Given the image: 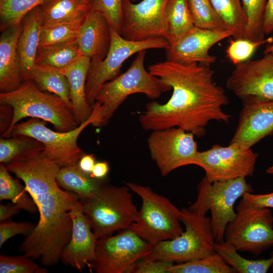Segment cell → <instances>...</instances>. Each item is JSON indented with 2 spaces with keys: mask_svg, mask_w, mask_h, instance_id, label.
<instances>
[{
  "mask_svg": "<svg viewBox=\"0 0 273 273\" xmlns=\"http://www.w3.org/2000/svg\"><path fill=\"white\" fill-rule=\"evenodd\" d=\"M167 40L173 44L194 26L189 0H169L165 12Z\"/></svg>",
  "mask_w": 273,
  "mask_h": 273,
  "instance_id": "4316f807",
  "label": "cell"
},
{
  "mask_svg": "<svg viewBox=\"0 0 273 273\" xmlns=\"http://www.w3.org/2000/svg\"><path fill=\"white\" fill-rule=\"evenodd\" d=\"M22 30L17 43V53L24 80L35 66L39 46L42 19L39 6L28 13L22 21Z\"/></svg>",
  "mask_w": 273,
  "mask_h": 273,
  "instance_id": "7402d4cb",
  "label": "cell"
},
{
  "mask_svg": "<svg viewBox=\"0 0 273 273\" xmlns=\"http://www.w3.org/2000/svg\"><path fill=\"white\" fill-rule=\"evenodd\" d=\"M0 104L9 105L13 110L12 124L3 138H10L13 127L28 117L49 122L58 131H70L79 125L72 109L60 98L41 91L29 79L15 90L1 93Z\"/></svg>",
  "mask_w": 273,
  "mask_h": 273,
  "instance_id": "277c9868",
  "label": "cell"
},
{
  "mask_svg": "<svg viewBox=\"0 0 273 273\" xmlns=\"http://www.w3.org/2000/svg\"><path fill=\"white\" fill-rule=\"evenodd\" d=\"M111 42L108 53L102 60H90L85 83V95L93 108L96 95L103 84L120 75L124 62L139 52L153 49H166L169 45L164 38L143 41L128 40L110 26Z\"/></svg>",
  "mask_w": 273,
  "mask_h": 273,
  "instance_id": "30bf717a",
  "label": "cell"
},
{
  "mask_svg": "<svg viewBox=\"0 0 273 273\" xmlns=\"http://www.w3.org/2000/svg\"><path fill=\"white\" fill-rule=\"evenodd\" d=\"M236 65L226 86L240 99L254 97L273 100V54Z\"/></svg>",
  "mask_w": 273,
  "mask_h": 273,
  "instance_id": "2e32d148",
  "label": "cell"
},
{
  "mask_svg": "<svg viewBox=\"0 0 273 273\" xmlns=\"http://www.w3.org/2000/svg\"><path fill=\"white\" fill-rule=\"evenodd\" d=\"M241 100L239 121L230 144L251 148L273 134V100L247 97Z\"/></svg>",
  "mask_w": 273,
  "mask_h": 273,
  "instance_id": "e0dca14e",
  "label": "cell"
},
{
  "mask_svg": "<svg viewBox=\"0 0 273 273\" xmlns=\"http://www.w3.org/2000/svg\"><path fill=\"white\" fill-rule=\"evenodd\" d=\"M48 0H0L1 30L21 23L32 9Z\"/></svg>",
  "mask_w": 273,
  "mask_h": 273,
  "instance_id": "d590c367",
  "label": "cell"
},
{
  "mask_svg": "<svg viewBox=\"0 0 273 273\" xmlns=\"http://www.w3.org/2000/svg\"><path fill=\"white\" fill-rule=\"evenodd\" d=\"M72 231L69 243L64 248L60 260L65 265L82 271L89 268L95 255L97 239L83 213L79 202L70 211Z\"/></svg>",
  "mask_w": 273,
  "mask_h": 273,
  "instance_id": "d6986e66",
  "label": "cell"
},
{
  "mask_svg": "<svg viewBox=\"0 0 273 273\" xmlns=\"http://www.w3.org/2000/svg\"><path fill=\"white\" fill-rule=\"evenodd\" d=\"M241 2L247 20L245 38L253 41H265L263 24L267 0Z\"/></svg>",
  "mask_w": 273,
  "mask_h": 273,
  "instance_id": "e575fe53",
  "label": "cell"
},
{
  "mask_svg": "<svg viewBox=\"0 0 273 273\" xmlns=\"http://www.w3.org/2000/svg\"><path fill=\"white\" fill-rule=\"evenodd\" d=\"M152 245L127 229L115 236L98 239L89 269L97 273H129L132 266L148 256Z\"/></svg>",
  "mask_w": 273,
  "mask_h": 273,
  "instance_id": "7c38bea8",
  "label": "cell"
},
{
  "mask_svg": "<svg viewBox=\"0 0 273 273\" xmlns=\"http://www.w3.org/2000/svg\"><path fill=\"white\" fill-rule=\"evenodd\" d=\"M146 54V50L137 53L125 72L102 85L93 107L98 116L92 125H107L118 107L132 94L141 93L154 100L171 89L170 85L146 70L144 65Z\"/></svg>",
  "mask_w": 273,
  "mask_h": 273,
  "instance_id": "3957f363",
  "label": "cell"
},
{
  "mask_svg": "<svg viewBox=\"0 0 273 273\" xmlns=\"http://www.w3.org/2000/svg\"><path fill=\"white\" fill-rule=\"evenodd\" d=\"M85 3L91 6L93 0H82Z\"/></svg>",
  "mask_w": 273,
  "mask_h": 273,
  "instance_id": "816d5d0a",
  "label": "cell"
},
{
  "mask_svg": "<svg viewBox=\"0 0 273 273\" xmlns=\"http://www.w3.org/2000/svg\"><path fill=\"white\" fill-rule=\"evenodd\" d=\"M97 117V114L92 110L85 121L66 132L54 131L46 126V121L32 118L17 123L12 129L11 136L21 134L36 139L43 145V154L62 168L78 163L84 153L78 145L77 139L83 130Z\"/></svg>",
  "mask_w": 273,
  "mask_h": 273,
  "instance_id": "8fae6325",
  "label": "cell"
},
{
  "mask_svg": "<svg viewBox=\"0 0 273 273\" xmlns=\"http://www.w3.org/2000/svg\"><path fill=\"white\" fill-rule=\"evenodd\" d=\"M84 17L52 25L42 26L39 47H47L77 39Z\"/></svg>",
  "mask_w": 273,
  "mask_h": 273,
  "instance_id": "d6a6232c",
  "label": "cell"
},
{
  "mask_svg": "<svg viewBox=\"0 0 273 273\" xmlns=\"http://www.w3.org/2000/svg\"><path fill=\"white\" fill-rule=\"evenodd\" d=\"M269 53L273 54V43L267 44L264 49L263 54Z\"/></svg>",
  "mask_w": 273,
  "mask_h": 273,
  "instance_id": "681fc988",
  "label": "cell"
},
{
  "mask_svg": "<svg viewBox=\"0 0 273 273\" xmlns=\"http://www.w3.org/2000/svg\"><path fill=\"white\" fill-rule=\"evenodd\" d=\"M126 185L142 199L136 220L128 228L152 246L173 239L184 230L179 210L169 199L154 192L149 187L127 182Z\"/></svg>",
  "mask_w": 273,
  "mask_h": 273,
  "instance_id": "8992f818",
  "label": "cell"
},
{
  "mask_svg": "<svg viewBox=\"0 0 273 273\" xmlns=\"http://www.w3.org/2000/svg\"><path fill=\"white\" fill-rule=\"evenodd\" d=\"M224 242L237 251L258 255L273 247V216L267 208L255 207L243 198L236 217L226 225Z\"/></svg>",
  "mask_w": 273,
  "mask_h": 273,
  "instance_id": "9c48e42d",
  "label": "cell"
},
{
  "mask_svg": "<svg viewBox=\"0 0 273 273\" xmlns=\"http://www.w3.org/2000/svg\"><path fill=\"white\" fill-rule=\"evenodd\" d=\"M35 225L28 222H14L10 220L1 221L0 248L9 239L14 236L23 235L27 236Z\"/></svg>",
  "mask_w": 273,
  "mask_h": 273,
  "instance_id": "60d3db41",
  "label": "cell"
},
{
  "mask_svg": "<svg viewBox=\"0 0 273 273\" xmlns=\"http://www.w3.org/2000/svg\"><path fill=\"white\" fill-rule=\"evenodd\" d=\"M253 191L244 177L211 183L205 176L197 186L196 200L188 208L205 215L210 210L215 242L222 243L226 225L236 217L234 208L236 201L245 193Z\"/></svg>",
  "mask_w": 273,
  "mask_h": 273,
  "instance_id": "ba28073f",
  "label": "cell"
},
{
  "mask_svg": "<svg viewBox=\"0 0 273 273\" xmlns=\"http://www.w3.org/2000/svg\"><path fill=\"white\" fill-rule=\"evenodd\" d=\"M80 56L77 39H75L57 44L39 47L35 64L61 71Z\"/></svg>",
  "mask_w": 273,
  "mask_h": 273,
  "instance_id": "484cf974",
  "label": "cell"
},
{
  "mask_svg": "<svg viewBox=\"0 0 273 273\" xmlns=\"http://www.w3.org/2000/svg\"><path fill=\"white\" fill-rule=\"evenodd\" d=\"M125 1L93 0L91 9L101 14L110 25L119 33L122 18L123 4Z\"/></svg>",
  "mask_w": 273,
  "mask_h": 273,
  "instance_id": "ab89813d",
  "label": "cell"
},
{
  "mask_svg": "<svg viewBox=\"0 0 273 273\" xmlns=\"http://www.w3.org/2000/svg\"><path fill=\"white\" fill-rule=\"evenodd\" d=\"M189 1L195 26L212 31L228 30L210 0Z\"/></svg>",
  "mask_w": 273,
  "mask_h": 273,
  "instance_id": "8d00e7d4",
  "label": "cell"
},
{
  "mask_svg": "<svg viewBox=\"0 0 273 273\" xmlns=\"http://www.w3.org/2000/svg\"><path fill=\"white\" fill-rule=\"evenodd\" d=\"M6 165H0V200H10L22 210L31 214L38 212L34 201L17 179L10 174Z\"/></svg>",
  "mask_w": 273,
  "mask_h": 273,
  "instance_id": "f1b7e54d",
  "label": "cell"
},
{
  "mask_svg": "<svg viewBox=\"0 0 273 273\" xmlns=\"http://www.w3.org/2000/svg\"><path fill=\"white\" fill-rule=\"evenodd\" d=\"M194 136L176 127L152 130L147 140L148 149L162 176L180 167L194 164L199 152Z\"/></svg>",
  "mask_w": 273,
  "mask_h": 273,
  "instance_id": "5bb4252c",
  "label": "cell"
},
{
  "mask_svg": "<svg viewBox=\"0 0 273 273\" xmlns=\"http://www.w3.org/2000/svg\"><path fill=\"white\" fill-rule=\"evenodd\" d=\"M180 211V220L185 231L173 239L152 246L151 253L145 258L181 263L216 253L210 217L189 208H183Z\"/></svg>",
  "mask_w": 273,
  "mask_h": 273,
  "instance_id": "52a82bcc",
  "label": "cell"
},
{
  "mask_svg": "<svg viewBox=\"0 0 273 273\" xmlns=\"http://www.w3.org/2000/svg\"><path fill=\"white\" fill-rule=\"evenodd\" d=\"M56 180L61 188L75 194L79 200L94 195L104 185L103 180L97 179L84 172L77 163L61 168Z\"/></svg>",
  "mask_w": 273,
  "mask_h": 273,
  "instance_id": "cb8c5ba5",
  "label": "cell"
},
{
  "mask_svg": "<svg viewBox=\"0 0 273 273\" xmlns=\"http://www.w3.org/2000/svg\"><path fill=\"white\" fill-rule=\"evenodd\" d=\"M42 26H49L84 17L91 6L82 0H48L39 6Z\"/></svg>",
  "mask_w": 273,
  "mask_h": 273,
  "instance_id": "d4e9b609",
  "label": "cell"
},
{
  "mask_svg": "<svg viewBox=\"0 0 273 273\" xmlns=\"http://www.w3.org/2000/svg\"><path fill=\"white\" fill-rule=\"evenodd\" d=\"M109 171V165L107 161H98L96 162L90 174L97 179L103 180L108 175Z\"/></svg>",
  "mask_w": 273,
  "mask_h": 273,
  "instance_id": "c3c4849f",
  "label": "cell"
},
{
  "mask_svg": "<svg viewBox=\"0 0 273 273\" xmlns=\"http://www.w3.org/2000/svg\"><path fill=\"white\" fill-rule=\"evenodd\" d=\"M148 70L170 85L172 94L164 104L153 101L146 105L138 117L143 129L176 127L202 137L210 121L229 122L232 116L222 109L229 99L214 81L210 66L166 60L150 65Z\"/></svg>",
  "mask_w": 273,
  "mask_h": 273,
  "instance_id": "6da1fadb",
  "label": "cell"
},
{
  "mask_svg": "<svg viewBox=\"0 0 273 273\" xmlns=\"http://www.w3.org/2000/svg\"><path fill=\"white\" fill-rule=\"evenodd\" d=\"M21 23L2 31L0 37V90L12 91L23 82L18 53L17 43L22 30Z\"/></svg>",
  "mask_w": 273,
  "mask_h": 273,
  "instance_id": "44dd1931",
  "label": "cell"
},
{
  "mask_svg": "<svg viewBox=\"0 0 273 273\" xmlns=\"http://www.w3.org/2000/svg\"><path fill=\"white\" fill-rule=\"evenodd\" d=\"M169 0H125L119 34L124 38L143 41L163 37L167 40L165 12Z\"/></svg>",
  "mask_w": 273,
  "mask_h": 273,
  "instance_id": "9a60e30c",
  "label": "cell"
},
{
  "mask_svg": "<svg viewBox=\"0 0 273 273\" xmlns=\"http://www.w3.org/2000/svg\"><path fill=\"white\" fill-rule=\"evenodd\" d=\"M129 190L126 185H104L94 195L79 200L97 239L127 229L136 220L139 211Z\"/></svg>",
  "mask_w": 273,
  "mask_h": 273,
  "instance_id": "5b68a950",
  "label": "cell"
},
{
  "mask_svg": "<svg viewBox=\"0 0 273 273\" xmlns=\"http://www.w3.org/2000/svg\"><path fill=\"white\" fill-rule=\"evenodd\" d=\"M257 157L258 154L251 148L215 144L207 150L199 152L194 165L204 170L205 177L212 183L251 176Z\"/></svg>",
  "mask_w": 273,
  "mask_h": 273,
  "instance_id": "4fadbf2b",
  "label": "cell"
},
{
  "mask_svg": "<svg viewBox=\"0 0 273 273\" xmlns=\"http://www.w3.org/2000/svg\"><path fill=\"white\" fill-rule=\"evenodd\" d=\"M28 79L32 80L41 91L58 96L72 110L68 81L61 71L35 65Z\"/></svg>",
  "mask_w": 273,
  "mask_h": 273,
  "instance_id": "83f0119b",
  "label": "cell"
},
{
  "mask_svg": "<svg viewBox=\"0 0 273 273\" xmlns=\"http://www.w3.org/2000/svg\"><path fill=\"white\" fill-rule=\"evenodd\" d=\"M167 273H237L216 252L201 258L173 264Z\"/></svg>",
  "mask_w": 273,
  "mask_h": 273,
  "instance_id": "1f68e13d",
  "label": "cell"
},
{
  "mask_svg": "<svg viewBox=\"0 0 273 273\" xmlns=\"http://www.w3.org/2000/svg\"><path fill=\"white\" fill-rule=\"evenodd\" d=\"M21 210L17 204L12 202L7 205H0V221L7 220L12 216L17 214Z\"/></svg>",
  "mask_w": 273,
  "mask_h": 273,
  "instance_id": "bcb514c9",
  "label": "cell"
},
{
  "mask_svg": "<svg viewBox=\"0 0 273 273\" xmlns=\"http://www.w3.org/2000/svg\"><path fill=\"white\" fill-rule=\"evenodd\" d=\"M43 145L36 139L25 135H16L0 139V162L6 165L24 154L43 150Z\"/></svg>",
  "mask_w": 273,
  "mask_h": 273,
  "instance_id": "836d02e7",
  "label": "cell"
},
{
  "mask_svg": "<svg viewBox=\"0 0 273 273\" xmlns=\"http://www.w3.org/2000/svg\"><path fill=\"white\" fill-rule=\"evenodd\" d=\"M90 62L89 58L80 56L61 71L68 80L72 111L79 125L89 118L93 110L85 95V83Z\"/></svg>",
  "mask_w": 273,
  "mask_h": 273,
  "instance_id": "603a6c76",
  "label": "cell"
},
{
  "mask_svg": "<svg viewBox=\"0 0 273 273\" xmlns=\"http://www.w3.org/2000/svg\"><path fill=\"white\" fill-rule=\"evenodd\" d=\"M232 36V32L228 30L212 31L194 26L165 49L166 60L210 66L215 63L216 58L209 54V50L218 42Z\"/></svg>",
  "mask_w": 273,
  "mask_h": 273,
  "instance_id": "ac0fdd59",
  "label": "cell"
},
{
  "mask_svg": "<svg viewBox=\"0 0 273 273\" xmlns=\"http://www.w3.org/2000/svg\"><path fill=\"white\" fill-rule=\"evenodd\" d=\"M242 198L252 206L260 208H273V192L266 194L245 193Z\"/></svg>",
  "mask_w": 273,
  "mask_h": 273,
  "instance_id": "7bdbcfd3",
  "label": "cell"
},
{
  "mask_svg": "<svg viewBox=\"0 0 273 273\" xmlns=\"http://www.w3.org/2000/svg\"><path fill=\"white\" fill-rule=\"evenodd\" d=\"M263 30L265 35L273 32V0H267L264 18Z\"/></svg>",
  "mask_w": 273,
  "mask_h": 273,
  "instance_id": "f6af8a7d",
  "label": "cell"
},
{
  "mask_svg": "<svg viewBox=\"0 0 273 273\" xmlns=\"http://www.w3.org/2000/svg\"><path fill=\"white\" fill-rule=\"evenodd\" d=\"M234 38H245L247 17L241 0H210Z\"/></svg>",
  "mask_w": 273,
  "mask_h": 273,
  "instance_id": "f546056e",
  "label": "cell"
},
{
  "mask_svg": "<svg viewBox=\"0 0 273 273\" xmlns=\"http://www.w3.org/2000/svg\"><path fill=\"white\" fill-rule=\"evenodd\" d=\"M253 41L246 38L231 39L225 50L226 57L235 65L245 62L253 55L256 50L267 42Z\"/></svg>",
  "mask_w": 273,
  "mask_h": 273,
  "instance_id": "f35d334b",
  "label": "cell"
},
{
  "mask_svg": "<svg viewBox=\"0 0 273 273\" xmlns=\"http://www.w3.org/2000/svg\"><path fill=\"white\" fill-rule=\"evenodd\" d=\"M214 249L237 273H266L273 264V252L269 258L250 260L241 256L235 249L224 241L215 242Z\"/></svg>",
  "mask_w": 273,
  "mask_h": 273,
  "instance_id": "4dcf8cb0",
  "label": "cell"
},
{
  "mask_svg": "<svg viewBox=\"0 0 273 273\" xmlns=\"http://www.w3.org/2000/svg\"><path fill=\"white\" fill-rule=\"evenodd\" d=\"M96 163V159L94 155L84 153L80 158L77 164L82 171L90 174Z\"/></svg>",
  "mask_w": 273,
  "mask_h": 273,
  "instance_id": "7dc6e473",
  "label": "cell"
},
{
  "mask_svg": "<svg viewBox=\"0 0 273 273\" xmlns=\"http://www.w3.org/2000/svg\"><path fill=\"white\" fill-rule=\"evenodd\" d=\"M77 41L81 56L102 60L110 47V25L101 14L90 8L84 16Z\"/></svg>",
  "mask_w": 273,
  "mask_h": 273,
  "instance_id": "ffe728a7",
  "label": "cell"
},
{
  "mask_svg": "<svg viewBox=\"0 0 273 273\" xmlns=\"http://www.w3.org/2000/svg\"><path fill=\"white\" fill-rule=\"evenodd\" d=\"M173 264L169 260L143 258L132 266L129 273H167V269Z\"/></svg>",
  "mask_w": 273,
  "mask_h": 273,
  "instance_id": "b9f144b4",
  "label": "cell"
},
{
  "mask_svg": "<svg viewBox=\"0 0 273 273\" xmlns=\"http://www.w3.org/2000/svg\"><path fill=\"white\" fill-rule=\"evenodd\" d=\"M30 257L0 255V273H47L48 269L39 267Z\"/></svg>",
  "mask_w": 273,
  "mask_h": 273,
  "instance_id": "74e56055",
  "label": "cell"
},
{
  "mask_svg": "<svg viewBox=\"0 0 273 273\" xmlns=\"http://www.w3.org/2000/svg\"><path fill=\"white\" fill-rule=\"evenodd\" d=\"M271 268L272 271L273 272V264H272V265L271 266Z\"/></svg>",
  "mask_w": 273,
  "mask_h": 273,
  "instance_id": "f5cc1de1",
  "label": "cell"
},
{
  "mask_svg": "<svg viewBox=\"0 0 273 273\" xmlns=\"http://www.w3.org/2000/svg\"><path fill=\"white\" fill-rule=\"evenodd\" d=\"M32 151L6 164L24 184L38 209L39 220L19 245V250L44 267L56 265L72 231L70 211L79 202L75 194L63 190L56 177L61 168L42 153Z\"/></svg>",
  "mask_w": 273,
  "mask_h": 273,
  "instance_id": "7a4b0ae2",
  "label": "cell"
},
{
  "mask_svg": "<svg viewBox=\"0 0 273 273\" xmlns=\"http://www.w3.org/2000/svg\"><path fill=\"white\" fill-rule=\"evenodd\" d=\"M13 118V108L7 105L0 104V132L4 134L10 128Z\"/></svg>",
  "mask_w": 273,
  "mask_h": 273,
  "instance_id": "ee69618b",
  "label": "cell"
},
{
  "mask_svg": "<svg viewBox=\"0 0 273 273\" xmlns=\"http://www.w3.org/2000/svg\"><path fill=\"white\" fill-rule=\"evenodd\" d=\"M266 172L268 174H273V163L266 170Z\"/></svg>",
  "mask_w": 273,
  "mask_h": 273,
  "instance_id": "f907efd6",
  "label": "cell"
}]
</instances>
